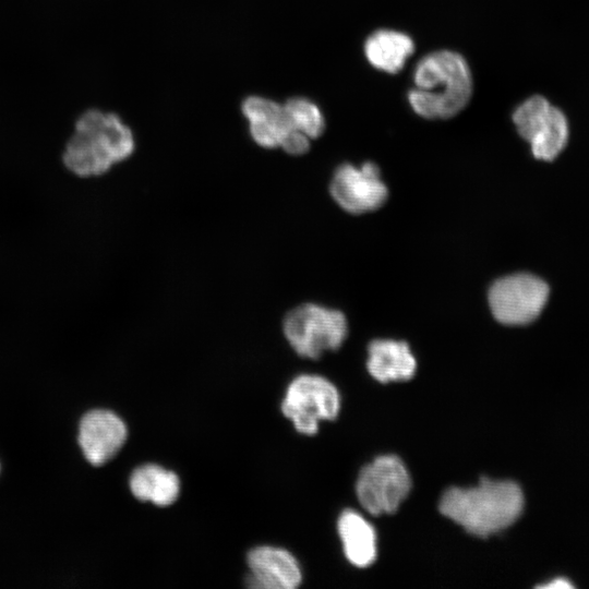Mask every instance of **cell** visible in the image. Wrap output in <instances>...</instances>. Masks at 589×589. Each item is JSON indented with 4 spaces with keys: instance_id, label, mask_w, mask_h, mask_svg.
Returning <instances> with one entry per match:
<instances>
[{
    "instance_id": "obj_18",
    "label": "cell",
    "mask_w": 589,
    "mask_h": 589,
    "mask_svg": "<svg viewBox=\"0 0 589 589\" xmlns=\"http://www.w3.org/2000/svg\"><path fill=\"white\" fill-rule=\"evenodd\" d=\"M540 588L551 589V588H573L574 585L569 582L568 579L565 578H555L544 585H540Z\"/></svg>"
},
{
    "instance_id": "obj_15",
    "label": "cell",
    "mask_w": 589,
    "mask_h": 589,
    "mask_svg": "<svg viewBox=\"0 0 589 589\" xmlns=\"http://www.w3.org/2000/svg\"><path fill=\"white\" fill-rule=\"evenodd\" d=\"M413 51L411 37L393 29H378L370 35L364 44L368 61L374 68L390 74L399 72Z\"/></svg>"
},
{
    "instance_id": "obj_5",
    "label": "cell",
    "mask_w": 589,
    "mask_h": 589,
    "mask_svg": "<svg viewBox=\"0 0 589 589\" xmlns=\"http://www.w3.org/2000/svg\"><path fill=\"white\" fill-rule=\"evenodd\" d=\"M411 489V477L396 455H382L364 466L356 482L361 506L371 515L395 513Z\"/></svg>"
},
{
    "instance_id": "obj_1",
    "label": "cell",
    "mask_w": 589,
    "mask_h": 589,
    "mask_svg": "<svg viewBox=\"0 0 589 589\" xmlns=\"http://www.w3.org/2000/svg\"><path fill=\"white\" fill-rule=\"evenodd\" d=\"M438 508L468 533L486 538L517 520L524 508V494L514 481L483 477L474 486L447 489Z\"/></svg>"
},
{
    "instance_id": "obj_10",
    "label": "cell",
    "mask_w": 589,
    "mask_h": 589,
    "mask_svg": "<svg viewBox=\"0 0 589 589\" xmlns=\"http://www.w3.org/2000/svg\"><path fill=\"white\" fill-rule=\"evenodd\" d=\"M128 436V429L120 417L109 410L95 409L81 420L79 444L85 458L94 466H100L121 449Z\"/></svg>"
},
{
    "instance_id": "obj_3",
    "label": "cell",
    "mask_w": 589,
    "mask_h": 589,
    "mask_svg": "<svg viewBox=\"0 0 589 589\" xmlns=\"http://www.w3.org/2000/svg\"><path fill=\"white\" fill-rule=\"evenodd\" d=\"M416 87L408 100L416 113L426 119H448L469 103L472 76L465 58L452 50L424 56L413 72Z\"/></svg>"
},
{
    "instance_id": "obj_13",
    "label": "cell",
    "mask_w": 589,
    "mask_h": 589,
    "mask_svg": "<svg viewBox=\"0 0 589 589\" xmlns=\"http://www.w3.org/2000/svg\"><path fill=\"white\" fill-rule=\"evenodd\" d=\"M369 373L381 383L410 380L417 370V361L404 341L373 340L368 348Z\"/></svg>"
},
{
    "instance_id": "obj_4",
    "label": "cell",
    "mask_w": 589,
    "mask_h": 589,
    "mask_svg": "<svg viewBox=\"0 0 589 589\" xmlns=\"http://www.w3.org/2000/svg\"><path fill=\"white\" fill-rule=\"evenodd\" d=\"M348 332L345 315L316 303H302L286 313L283 333L290 347L301 357L318 359L336 350Z\"/></svg>"
},
{
    "instance_id": "obj_9",
    "label": "cell",
    "mask_w": 589,
    "mask_h": 589,
    "mask_svg": "<svg viewBox=\"0 0 589 589\" xmlns=\"http://www.w3.org/2000/svg\"><path fill=\"white\" fill-rule=\"evenodd\" d=\"M329 191L335 202L351 214L374 211L387 199V188L381 180L380 169L371 161L359 168L341 165L333 176Z\"/></svg>"
},
{
    "instance_id": "obj_7",
    "label": "cell",
    "mask_w": 589,
    "mask_h": 589,
    "mask_svg": "<svg viewBox=\"0 0 589 589\" xmlns=\"http://www.w3.org/2000/svg\"><path fill=\"white\" fill-rule=\"evenodd\" d=\"M513 121L538 159H554L567 143L565 115L542 96H532L521 103L513 113Z\"/></svg>"
},
{
    "instance_id": "obj_14",
    "label": "cell",
    "mask_w": 589,
    "mask_h": 589,
    "mask_svg": "<svg viewBox=\"0 0 589 589\" xmlns=\"http://www.w3.org/2000/svg\"><path fill=\"white\" fill-rule=\"evenodd\" d=\"M347 560L357 567L371 565L377 553L374 527L359 513L346 509L337 522Z\"/></svg>"
},
{
    "instance_id": "obj_8",
    "label": "cell",
    "mask_w": 589,
    "mask_h": 589,
    "mask_svg": "<svg viewBox=\"0 0 589 589\" xmlns=\"http://www.w3.org/2000/svg\"><path fill=\"white\" fill-rule=\"evenodd\" d=\"M549 296L548 285L531 274H514L496 280L489 291V304L496 321L524 325L536 320Z\"/></svg>"
},
{
    "instance_id": "obj_6",
    "label": "cell",
    "mask_w": 589,
    "mask_h": 589,
    "mask_svg": "<svg viewBox=\"0 0 589 589\" xmlns=\"http://www.w3.org/2000/svg\"><path fill=\"white\" fill-rule=\"evenodd\" d=\"M340 409L337 388L325 377L314 374L297 376L288 385L281 402L283 413L296 430L313 435L322 420H334Z\"/></svg>"
},
{
    "instance_id": "obj_11",
    "label": "cell",
    "mask_w": 589,
    "mask_h": 589,
    "mask_svg": "<svg viewBox=\"0 0 589 589\" xmlns=\"http://www.w3.org/2000/svg\"><path fill=\"white\" fill-rule=\"evenodd\" d=\"M250 574L247 578L251 588L294 589L302 580L298 561L287 550L261 545L247 556Z\"/></svg>"
},
{
    "instance_id": "obj_12",
    "label": "cell",
    "mask_w": 589,
    "mask_h": 589,
    "mask_svg": "<svg viewBox=\"0 0 589 589\" xmlns=\"http://www.w3.org/2000/svg\"><path fill=\"white\" fill-rule=\"evenodd\" d=\"M242 111L249 120L253 141L264 148L281 147L292 135L303 134L294 128L285 107L273 100L249 97L243 101Z\"/></svg>"
},
{
    "instance_id": "obj_2",
    "label": "cell",
    "mask_w": 589,
    "mask_h": 589,
    "mask_svg": "<svg viewBox=\"0 0 589 589\" xmlns=\"http://www.w3.org/2000/svg\"><path fill=\"white\" fill-rule=\"evenodd\" d=\"M134 147L130 128L117 115L89 109L75 121L62 161L77 177H97L129 158Z\"/></svg>"
},
{
    "instance_id": "obj_17",
    "label": "cell",
    "mask_w": 589,
    "mask_h": 589,
    "mask_svg": "<svg viewBox=\"0 0 589 589\" xmlns=\"http://www.w3.org/2000/svg\"><path fill=\"white\" fill-rule=\"evenodd\" d=\"M294 128L310 139L318 137L324 131V118L320 108L309 99L296 97L284 105Z\"/></svg>"
},
{
    "instance_id": "obj_16",
    "label": "cell",
    "mask_w": 589,
    "mask_h": 589,
    "mask_svg": "<svg viewBox=\"0 0 589 589\" xmlns=\"http://www.w3.org/2000/svg\"><path fill=\"white\" fill-rule=\"evenodd\" d=\"M132 494L157 506L172 504L180 493L178 476L161 466L146 464L134 469L129 481Z\"/></svg>"
}]
</instances>
